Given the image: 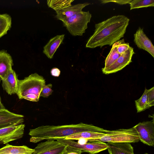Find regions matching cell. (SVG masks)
<instances>
[{
    "label": "cell",
    "instance_id": "9c48e42d",
    "mask_svg": "<svg viewBox=\"0 0 154 154\" xmlns=\"http://www.w3.org/2000/svg\"><path fill=\"white\" fill-rule=\"evenodd\" d=\"M135 54L133 48L130 47L128 50L125 53L122 54L112 64L107 68L102 69L103 73L109 74L115 73L119 71L132 62L133 55Z\"/></svg>",
    "mask_w": 154,
    "mask_h": 154
},
{
    "label": "cell",
    "instance_id": "4316f807",
    "mask_svg": "<svg viewBox=\"0 0 154 154\" xmlns=\"http://www.w3.org/2000/svg\"><path fill=\"white\" fill-rule=\"evenodd\" d=\"M52 85L49 84L45 85L42 88L40 94V97H44L47 98L51 95L53 91L52 89Z\"/></svg>",
    "mask_w": 154,
    "mask_h": 154
},
{
    "label": "cell",
    "instance_id": "cb8c5ba5",
    "mask_svg": "<svg viewBox=\"0 0 154 154\" xmlns=\"http://www.w3.org/2000/svg\"><path fill=\"white\" fill-rule=\"evenodd\" d=\"M148 90L145 88L141 97L138 100L135 101L137 112H140L147 109V98Z\"/></svg>",
    "mask_w": 154,
    "mask_h": 154
},
{
    "label": "cell",
    "instance_id": "484cf974",
    "mask_svg": "<svg viewBox=\"0 0 154 154\" xmlns=\"http://www.w3.org/2000/svg\"><path fill=\"white\" fill-rule=\"evenodd\" d=\"M147 109L154 105V87L148 90L147 94Z\"/></svg>",
    "mask_w": 154,
    "mask_h": 154
},
{
    "label": "cell",
    "instance_id": "1f68e13d",
    "mask_svg": "<svg viewBox=\"0 0 154 154\" xmlns=\"http://www.w3.org/2000/svg\"><path fill=\"white\" fill-rule=\"evenodd\" d=\"M0 102H1V98L0 96Z\"/></svg>",
    "mask_w": 154,
    "mask_h": 154
},
{
    "label": "cell",
    "instance_id": "277c9868",
    "mask_svg": "<svg viewBox=\"0 0 154 154\" xmlns=\"http://www.w3.org/2000/svg\"><path fill=\"white\" fill-rule=\"evenodd\" d=\"M100 141L110 143H137L140 141L137 133L133 128L121 129L113 131L107 130L105 134L90 141Z\"/></svg>",
    "mask_w": 154,
    "mask_h": 154
},
{
    "label": "cell",
    "instance_id": "ac0fdd59",
    "mask_svg": "<svg viewBox=\"0 0 154 154\" xmlns=\"http://www.w3.org/2000/svg\"><path fill=\"white\" fill-rule=\"evenodd\" d=\"M34 151L26 146H14L7 144L0 149V154H31Z\"/></svg>",
    "mask_w": 154,
    "mask_h": 154
},
{
    "label": "cell",
    "instance_id": "6da1fadb",
    "mask_svg": "<svg viewBox=\"0 0 154 154\" xmlns=\"http://www.w3.org/2000/svg\"><path fill=\"white\" fill-rule=\"evenodd\" d=\"M130 19L123 15L114 16L96 24L93 34L88 39L86 47L100 48L112 45L123 37Z\"/></svg>",
    "mask_w": 154,
    "mask_h": 154
},
{
    "label": "cell",
    "instance_id": "ba28073f",
    "mask_svg": "<svg viewBox=\"0 0 154 154\" xmlns=\"http://www.w3.org/2000/svg\"><path fill=\"white\" fill-rule=\"evenodd\" d=\"M66 145L54 140H48L38 143L31 154H62Z\"/></svg>",
    "mask_w": 154,
    "mask_h": 154
},
{
    "label": "cell",
    "instance_id": "603a6c76",
    "mask_svg": "<svg viewBox=\"0 0 154 154\" xmlns=\"http://www.w3.org/2000/svg\"><path fill=\"white\" fill-rule=\"evenodd\" d=\"M130 10L142 8L154 7V0H132L129 3Z\"/></svg>",
    "mask_w": 154,
    "mask_h": 154
},
{
    "label": "cell",
    "instance_id": "4dcf8cb0",
    "mask_svg": "<svg viewBox=\"0 0 154 154\" xmlns=\"http://www.w3.org/2000/svg\"><path fill=\"white\" fill-rule=\"evenodd\" d=\"M5 109V107L2 103L1 102H0V109Z\"/></svg>",
    "mask_w": 154,
    "mask_h": 154
},
{
    "label": "cell",
    "instance_id": "8992f818",
    "mask_svg": "<svg viewBox=\"0 0 154 154\" xmlns=\"http://www.w3.org/2000/svg\"><path fill=\"white\" fill-rule=\"evenodd\" d=\"M58 141L66 145L79 149L82 152H87L89 154H96L107 149V143L100 141H89L83 144H80L73 140L58 138Z\"/></svg>",
    "mask_w": 154,
    "mask_h": 154
},
{
    "label": "cell",
    "instance_id": "5bb4252c",
    "mask_svg": "<svg viewBox=\"0 0 154 154\" xmlns=\"http://www.w3.org/2000/svg\"><path fill=\"white\" fill-rule=\"evenodd\" d=\"M89 4L88 2L79 3L56 11L55 17L57 20L63 22L74 15L82 11L84 8Z\"/></svg>",
    "mask_w": 154,
    "mask_h": 154
},
{
    "label": "cell",
    "instance_id": "2e32d148",
    "mask_svg": "<svg viewBox=\"0 0 154 154\" xmlns=\"http://www.w3.org/2000/svg\"><path fill=\"white\" fill-rule=\"evenodd\" d=\"M107 144L109 154H134L131 143L108 142Z\"/></svg>",
    "mask_w": 154,
    "mask_h": 154
},
{
    "label": "cell",
    "instance_id": "4fadbf2b",
    "mask_svg": "<svg viewBox=\"0 0 154 154\" xmlns=\"http://www.w3.org/2000/svg\"><path fill=\"white\" fill-rule=\"evenodd\" d=\"M19 80L15 72L11 67L5 78L2 81L3 90L10 95L17 94Z\"/></svg>",
    "mask_w": 154,
    "mask_h": 154
},
{
    "label": "cell",
    "instance_id": "f546056e",
    "mask_svg": "<svg viewBox=\"0 0 154 154\" xmlns=\"http://www.w3.org/2000/svg\"><path fill=\"white\" fill-rule=\"evenodd\" d=\"M51 75L54 77H58L60 74V71L58 68L54 67L51 70Z\"/></svg>",
    "mask_w": 154,
    "mask_h": 154
},
{
    "label": "cell",
    "instance_id": "d4e9b609",
    "mask_svg": "<svg viewBox=\"0 0 154 154\" xmlns=\"http://www.w3.org/2000/svg\"><path fill=\"white\" fill-rule=\"evenodd\" d=\"M118 52L121 55L125 53L130 47L128 43H125L124 39H122L115 42Z\"/></svg>",
    "mask_w": 154,
    "mask_h": 154
},
{
    "label": "cell",
    "instance_id": "9a60e30c",
    "mask_svg": "<svg viewBox=\"0 0 154 154\" xmlns=\"http://www.w3.org/2000/svg\"><path fill=\"white\" fill-rule=\"evenodd\" d=\"M64 34L57 35L51 38L44 47L43 53L49 59L53 58L54 55L64 38Z\"/></svg>",
    "mask_w": 154,
    "mask_h": 154
},
{
    "label": "cell",
    "instance_id": "83f0119b",
    "mask_svg": "<svg viewBox=\"0 0 154 154\" xmlns=\"http://www.w3.org/2000/svg\"><path fill=\"white\" fill-rule=\"evenodd\" d=\"M82 153L81 151L79 149L66 145L62 154H82Z\"/></svg>",
    "mask_w": 154,
    "mask_h": 154
},
{
    "label": "cell",
    "instance_id": "ffe728a7",
    "mask_svg": "<svg viewBox=\"0 0 154 154\" xmlns=\"http://www.w3.org/2000/svg\"><path fill=\"white\" fill-rule=\"evenodd\" d=\"M11 18L6 14H0V38L6 34L11 27Z\"/></svg>",
    "mask_w": 154,
    "mask_h": 154
},
{
    "label": "cell",
    "instance_id": "d6986e66",
    "mask_svg": "<svg viewBox=\"0 0 154 154\" xmlns=\"http://www.w3.org/2000/svg\"><path fill=\"white\" fill-rule=\"evenodd\" d=\"M106 133L92 132L84 131L75 134L65 138L66 139L71 140H79L83 139L88 141H90L91 140L102 137Z\"/></svg>",
    "mask_w": 154,
    "mask_h": 154
},
{
    "label": "cell",
    "instance_id": "7c38bea8",
    "mask_svg": "<svg viewBox=\"0 0 154 154\" xmlns=\"http://www.w3.org/2000/svg\"><path fill=\"white\" fill-rule=\"evenodd\" d=\"M134 41L139 49L148 52L154 57V46L151 40L144 33L143 28L139 27L134 34Z\"/></svg>",
    "mask_w": 154,
    "mask_h": 154
},
{
    "label": "cell",
    "instance_id": "30bf717a",
    "mask_svg": "<svg viewBox=\"0 0 154 154\" xmlns=\"http://www.w3.org/2000/svg\"><path fill=\"white\" fill-rule=\"evenodd\" d=\"M24 124L0 129V143L5 144L22 138L24 134Z\"/></svg>",
    "mask_w": 154,
    "mask_h": 154
},
{
    "label": "cell",
    "instance_id": "44dd1931",
    "mask_svg": "<svg viewBox=\"0 0 154 154\" xmlns=\"http://www.w3.org/2000/svg\"><path fill=\"white\" fill-rule=\"evenodd\" d=\"M74 0H48V6L55 11L72 6L71 3Z\"/></svg>",
    "mask_w": 154,
    "mask_h": 154
},
{
    "label": "cell",
    "instance_id": "e0dca14e",
    "mask_svg": "<svg viewBox=\"0 0 154 154\" xmlns=\"http://www.w3.org/2000/svg\"><path fill=\"white\" fill-rule=\"evenodd\" d=\"M13 65V59L10 55L5 51H0V82Z\"/></svg>",
    "mask_w": 154,
    "mask_h": 154
},
{
    "label": "cell",
    "instance_id": "f1b7e54d",
    "mask_svg": "<svg viewBox=\"0 0 154 154\" xmlns=\"http://www.w3.org/2000/svg\"><path fill=\"white\" fill-rule=\"evenodd\" d=\"M132 0H100L101 3H106L108 2H113L120 5H124L129 4Z\"/></svg>",
    "mask_w": 154,
    "mask_h": 154
},
{
    "label": "cell",
    "instance_id": "7402d4cb",
    "mask_svg": "<svg viewBox=\"0 0 154 154\" xmlns=\"http://www.w3.org/2000/svg\"><path fill=\"white\" fill-rule=\"evenodd\" d=\"M117 51L115 43L112 45V48L105 61V66L103 68L105 69L113 63L121 56Z\"/></svg>",
    "mask_w": 154,
    "mask_h": 154
},
{
    "label": "cell",
    "instance_id": "d6a6232c",
    "mask_svg": "<svg viewBox=\"0 0 154 154\" xmlns=\"http://www.w3.org/2000/svg\"><path fill=\"white\" fill-rule=\"evenodd\" d=\"M143 154H148V153H145Z\"/></svg>",
    "mask_w": 154,
    "mask_h": 154
},
{
    "label": "cell",
    "instance_id": "7a4b0ae2",
    "mask_svg": "<svg viewBox=\"0 0 154 154\" xmlns=\"http://www.w3.org/2000/svg\"><path fill=\"white\" fill-rule=\"evenodd\" d=\"M107 130L81 122L76 124L62 125H42L30 129L29 133L31 136L30 142L36 143L44 140H56L65 138L70 135L84 131H92L106 133Z\"/></svg>",
    "mask_w": 154,
    "mask_h": 154
},
{
    "label": "cell",
    "instance_id": "52a82bcc",
    "mask_svg": "<svg viewBox=\"0 0 154 154\" xmlns=\"http://www.w3.org/2000/svg\"><path fill=\"white\" fill-rule=\"evenodd\" d=\"M137 131L140 141L150 146L154 145V122H140L133 127Z\"/></svg>",
    "mask_w": 154,
    "mask_h": 154
},
{
    "label": "cell",
    "instance_id": "5b68a950",
    "mask_svg": "<svg viewBox=\"0 0 154 154\" xmlns=\"http://www.w3.org/2000/svg\"><path fill=\"white\" fill-rule=\"evenodd\" d=\"M91 17V14L89 11H82L63 22V25L72 35L82 36L85 32Z\"/></svg>",
    "mask_w": 154,
    "mask_h": 154
},
{
    "label": "cell",
    "instance_id": "3957f363",
    "mask_svg": "<svg viewBox=\"0 0 154 154\" xmlns=\"http://www.w3.org/2000/svg\"><path fill=\"white\" fill-rule=\"evenodd\" d=\"M45 85V79L43 76L36 73L32 74L23 79L19 80L16 94L20 99L38 102Z\"/></svg>",
    "mask_w": 154,
    "mask_h": 154
},
{
    "label": "cell",
    "instance_id": "8fae6325",
    "mask_svg": "<svg viewBox=\"0 0 154 154\" xmlns=\"http://www.w3.org/2000/svg\"><path fill=\"white\" fill-rule=\"evenodd\" d=\"M23 115L14 113L4 109H0V129L23 124Z\"/></svg>",
    "mask_w": 154,
    "mask_h": 154
}]
</instances>
